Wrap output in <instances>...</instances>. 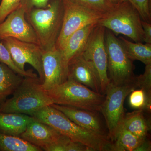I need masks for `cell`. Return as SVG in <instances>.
I'll use <instances>...</instances> for the list:
<instances>
[{
  "instance_id": "1",
  "label": "cell",
  "mask_w": 151,
  "mask_h": 151,
  "mask_svg": "<svg viewBox=\"0 0 151 151\" xmlns=\"http://www.w3.org/2000/svg\"><path fill=\"white\" fill-rule=\"evenodd\" d=\"M30 116L50 126L73 142L81 143L93 151H111V142L109 139L80 127L51 105L40 109Z\"/></svg>"
},
{
  "instance_id": "2",
  "label": "cell",
  "mask_w": 151,
  "mask_h": 151,
  "mask_svg": "<svg viewBox=\"0 0 151 151\" xmlns=\"http://www.w3.org/2000/svg\"><path fill=\"white\" fill-rule=\"evenodd\" d=\"M62 0H50L46 8H33L25 13L42 50L55 47L63 19Z\"/></svg>"
},
{
  "instance_id": "3",
  "label": "cell",
  "mask_w": 151,
  "mask_h": 151,
  "mask_svg": "<svg viewBox=\"0 0 151 151\" xmlns=\"http://www.w3.org/2000/svg\"><path fill=\"white\" fill-rule=\"evenodd\" d=\"M38 77H25L19 86L0 108V112L31 116L40 109L53 104Z\"/></svg>"
},
{
  "instance_id": "4",
  "label": "cell",
  "mask_w": 151,
  "mask_h": 151,
  "mask_svg": "<svg viewBox=\"0 0 151 151\" xmlns=\"http://www.w3.org/2000/svg\"><path fill=\"white\" fill-rule=\"evenodd\" d=\"M46 92L53 104L97 112H100L105 99V94L68 78Z\"/></svg>"
},
{
  "instance_id": "5",
  "label": "cell",
  "mask_w": 151,
  "mask_h": 151,
  "mask_svg": "<svg viewBox=\"0 0 151 151\" xmlns=\"http://www.w3.org/2000/svg\"><path fill=\"white\" fill-rule=\"evenodd\" d=\"M142 19L138 11L128 1L115 5L97 24L110 30L115 35H123L135 42H144Z\"/></svg>"
},
{
  "instance_id": "6",
  "label": "cell",
  "mask_w": 151,
  "mask_h": 151,
  "mask_svg": "<svg viewBox=\"0 0 151 151\" xmlns=\"http://www.w3.org/2000/svg\"><path fill=\"white\" fill-rule=\"evenodd\" d=\"M105 43L108 56V73L110 82L123 85L135 80L133 61L127 55L122 41L105 28Z\"/></svg>"
},
{
  "instance_id": "7",
  "label": "cell",
  "mask_w": 151,
  "mask_h": 151,
  "mask_svg": "<svg viewBox=\"0 0 151 151\" xmlns=\"http://www.w3.org/2000/svg\"><path fill=\"white\" fill-rule=\"evenodd\" d=\"M138 88L135 77L134 81L123 85H114L110 82L106 89L105 99L100 113H102L106 123L111 143L115 139L122 125L125 113L124 109L125 99L133 90Z\"/></svg>"
},
{
  "instance_id": "8",
  "label": "cell",
  "mask_w": 151,
  "mask_h": 151,
  "mask_svg": "<svg viewBox=\"0 0 151 151\" xmlns=\"http://www.w3.org/2000/svg\"><path fill=\"white\" fill-rule=\"evenodd\" d=\"M63 15L62 26L55 47L62 50L70 36L88 25L98 22L101 16L89 9L71 1L62 0Z\"/></svg>"
},
{
  "instance_id": "9",
  "label": "cell",
  "mask_w": 151,
  "mask_h": 151,
  "mask_svg": "<svg viewBox=\"0 0 151 151\" xmlns=\"http://www.w3.org/2000/svg\"><path fill=\"white\" fill-rule=\"evenodd\" d=\"M105 28L97 24L89 37L82 55L92 63L100 79V92L105 94L110 83L108 73V56L105 43Z\"/></svg>"
},
{
  "instance_id": "10",
  "label": "cell",
  "mask_w": 151,
  "mask_h": 151,
  "mask_svg": "<svg viewBox=\"0 0 151 151\" xmlns=\"http://www.w3.org/2000/svg\"><path fill=\"white\" fill-rule=\"evenodd\" d=\"M9 52L15 64L22 70L28 63L37 70L42 84L44 80L42 61V49L39 45L22 41L12 37L0 41Z\"/></svg>"
},
{
  "instance_id": "11",
  "label": "cell",
  "mask_w": 151,
  "mask_h": 151,
  "mask_svg": "<svg viewBox=\"0 0 151 151\" xmlns=\"http://www.w3.org/2000/svg\"><path fill=\"white\" fill-rule=\"evenodd\" d=\"M25 13L24 9L19 5L0 23V41L12 37L39 45L34 30L26 18Z\"/></svg>"
},
{
  "instance_id": "12",
  "label": "cell",
  "mask_w": 151,
  "mask_h": 151,
  "mask_svg": "<svg viewBox=\"0 0 151 151\" xmlns=\"http://www.w3.org/2000/svg\"><path fill=\"white\" fill-rule=\"evenodd\" d=\"M51 105L80 127L110 140L106 123L99 115L100 112L65 105L54 104Z\"/></svg>"
},
{
  "instance_id": "13",
  "label": "cell",
  "mask_w": 151,
  "mask_h": 151,
  "mask_svg": "<svg viewBox=\"0 0 151 151\" xmlns=\"http://www.w3.org/2000/svg\"><path fill=\"white\" fill-rule=\"evenodd\" d=\"M44 80L42 89L50 90L68 79L67 68L63 62L61 50L56 47L42 50Z\"/></svg>"
},
{
  "instance_id": "14",
  "label": "cell",
  "mask_w": 151,
  "mask_h": 151,
  "mask_svg": "<svg viewBox=\"0 0 151 151\" xmlns=\"http://www.w3.org/2000/svg\"><path fill=\"white\" fill-rule=\"evenodd\" d=\"M67 74L68 79L77 81L94 92L101 93L97 70L92 63L86 60L82 53L70 60L68 65Z\"/></svg>"
},
{
  "instance_id": "15",
  "label": "cell",
  "mask_w": 151,
  "mask_h": 151,
  "mask_svg": "<svg viewBox=\"0 0 151 151\" xmlns=\"http://www.w3.org/2000/svg\"><path fill=\"white\" fill-rule=\"evenodd\" d=\"M63 135L47 124L36 120L29 123L19 136L33 145L47 151L57 142Z\"/></svg>"
},
{
  "instance_id": "16",
  "label": "cell",
  "mask_w": 151,
  "mask_h": 151,
  "mask_svg": "<svg viewBox=\"0 0 151 151\" xmlns=\"http://www.w3.org/2000/svg\"><path fill=\"white\" fill-rule=\"evenodd\" d=\"M97 24V22H96L86 26L73 33L68 38L61 50L63 59L67 70L70 60L84 51L90 35Z\"/></svg>"
},
{
  "instance_id": "17",
  "label": "cell",
  "mask_w": 151,
  "mask_h": 151,
  "mask_svg": "<svg viewBox=\"0 0 151 151\" xmlns=\"http://www.w3.org/2000/svg\"><path fill=\"white\" fill-rule=\"evenodd\" d=\"M34 119L26 114L0 112V133L19 137Z\"/></svg>"
},
{
  "instance_id": "18",
  "label": "cell",
  "mask_w": 151,
  "mask_h": 151,
  "mask_svg": "<svg viewBox=\"0 0 151 151\" xmlns=\"http://www.w3.org/2000/svg\"><path fill=\"white\" fill-rule=\"evenodd\" d=\"M147 114L149 113L143 110L125 113L122 125L135 136L143 138L149 137L151 122L150 118L146 116Z\"/></svg>"
},
{
  "instance_id": "19",
  "label": "cell",
  "mask_w": 151,
  "mask_h": 151,
  "mask_svg": "<svg viewBox=\"0 0 151 151\" xmlns=\"http://www.w3.org/2000/svg\"><path fill=\"white\" fill-rule=\"evenodd\" d=\"M24 77L0 62V108L8 97L12 95Z\"/></svg>"
},
{
  "instance_id": "20",
  "label": "cell",
  "mask_w": 151,
  "mask_h": 151,
  "mask_svg": "<svg viewBox=\"0 0 151 151\" xmlns=\"http://www.w3.org/2000/svg\"><path fill=\"white\" fill-rule=\"evenodd\" d=\"M147 138L135 136L121 125L115 139L111 143V151H135Z\"/></svg>"
},
{
  "instance_id": "21",
  "label": "cell",
  "mask_w": 151,
  "mask_h": 151,
  "mask_svg": "<svg viewBox=\"0 0 151 151\" xmlns=\"http://www.w3.org/2000/svg\"><path fill=\"white\" fill-rule=\"evenodd\" d=\"M127 55L132 61L138 60L146 65L151 64V44L129 41L123 37H119Z\"/></svg>"
},
{
  "instance_id": "22",
  "label": "cell",
  "mask_w": 151,
  "mask_h": 151,
  "mask_svg": "<svg viewBox=\"0 0 151 151\" xmlns=\"http://www.w3.org/2000/svg\"><path fill=\"white\" fill-rule=\"evenodd\" d=\"M38 147L33 145L19 137L0 133V151H41Z\"/></svg>"
},
{
  "instance_id": "23",
  "label": "cell",
  "mask_w": 151,
  "mask_h": 151,
  "mask_svg": "<svg viewBox=\"0 0 151 151\" xmlns=\"http://www.w3.org/2000/svg\"><path fill=\"white\" fill-rule=\"evenodd\" d=\"M129 104L132 108L143 110L147 113H151V97L142 89H135L130 93Z\"/></svg>"
},
{
  "instance_id": "24",
  "label": "cell",
  "mask_w": 151,
  "mask_h": 151,
  "mask_svg": "<svg viewBox=\"0 0 151 151\" xmlns=\"http://www.w3.org/2000/svg\"><path fill=\"white\" fill-rule=\"evenodd\" d=\"M82 6L89 9L103 17L106 15L114 6L107 0H70Z\"/></svg>"
},
{
  "instance_id": "25",
  "label": "cell",
  "mask_w": 151,
  "mask_h": 151,
  "mask_svg": "<svg viewBox=\"0 0 151 151\" xmlns=\"http://www.w3.org/2000/svg\"><path fill=\"white\" fill-rule=\"evenodd\" d=\"M46 151H93L89 147L73 142L63 135L57 142L47 149Z\"/></svg>"
},
{
  "instance_id": "26",
  "label": "cell",
  "mask_w": 151,
  "mask_h": 151,
  "mask_svg": "<svg viewBox=\"0 0 151 151\" xmlns=\"http://www.w3.org/2000/svg\"><path fill=\"white\" fill-rule=\"evenodd\" d=\"M0 62L10 68L15 72L23 77H37L36 73L32 69L24 71L20 69L15 64L7 49L0 41Z\"/></svg>"
},
{
  "instance_id": "27",
  "label": "cell",
  "mask_w": 151,
  "mask_h": 151,
  "mask_svg": "<svg viewBox=\"0 0 151 151\" xmlns=\"http://www.w3.org/2000/svg\"><path fill=\"white\" fill-rule=\"evenodd\" d=\"M128 1L136 9L140 15L142 20L151 24L150 0H122Z\"/></svg>"
},
{
  "instance_id": "28",
  "label": "cell",
  "mask_w": 151,
  "mask_h": 151,
  "mask_svg": "<svg viewBox=\"0 0 151 151\" xmlns=\"http://www.w3.org/2000/svg\"><path fill=\"white\" fill-rule=\"evenodd\" d=\"M138 88L142 89L146 94L151 97V64L146 65L145 72L136 76Z\"/></svg>"
},
{
  "instance_id": "29",
  "label": "cell",
  "mask_w": 151,
  "mask_h": 151,
  "mask_svg": "<svg viewBox=\"0 0 151 151\" xmlns=\"http://www.w3.org/2000/svg\"><path fill=\"white\" fill-rule=\"evenodd\" d=\"M0 4V23L4 20L9 14L20 5L21 0H1Z\"/></svg>"
},
{
  "instance_id": "30",
  "label": "cell",
  "mask_w": 151,
  "mask_h": 151,
  "mask_svg": "<svg viewBox=\"0 0 151 151\" xmlns=\"http://www.w3.org/2000/svg\"><path fill=\"white\" fill-rule=\"evenodd\" d=\"M50 0H21L20 5L25 13L33 8L45 9L47 7Z\"/></svg>"
},
{
  "instance_id": "31",
  "label": "cell",
  "mask_w": 151,
  "mask_h": 151,
  "mask_svg": "<svg viewBox=\"0 0 151 151\" xmlns=\"http://www.w3.org/2000/svg\"><path fill=\"white\" fill-rule=\"evenodd\" d=\"M142 24L144 34V42L151 44V24L142 20Z\"/></svg>"
},
{
  "instance_id": "32",
  "label": "cell",
  "mask_w": 151,
  "mask_h": 151,
  "mask_svg": "<svg viewBox=\"0 0 151 151\" xmlns=\"http://www.w3.org/2000/svg\"><path fill=\"white\" fill-rule=\"evenodd\" d=\"M151 145L148 137L136 149L135 151H150Z\"/></svg>"
},
{
  "instance_id": "33",
  "label": "cell",
  "mask_w": 151,
  "mask_h": 151,
  "mask_svg": "<svg viewBox=\"0 0 151 151\" xmlns=\"http://www.w3.org/2000/svg\"><path fill=\"white\" fill-rule=\"evenodd\" d=\"M107 1L113 5H115L122 2V0H107Z\"/></svg>"
}]
</instances>
